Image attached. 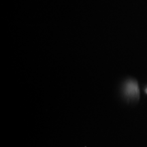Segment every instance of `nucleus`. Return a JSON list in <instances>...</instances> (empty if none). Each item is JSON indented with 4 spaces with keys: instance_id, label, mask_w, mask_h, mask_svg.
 <instances>
[{
    "instance_id": "f257e3e1",
    "label": "nucleus",
    "mask_w": 147,
    "mask_h": 147,
    "mask_svg": "<svg viewBox=\"0 0 147 147\" xmlns=\"http://www.w3.org/2000/svg\"><path fill=\"white\" fill-rule=\"evenodd\" d=\"M126 94L129 97H138L139 95V88L138 83L134 80H130L126 84L125 88Z\"/></svg>"
},
{
    "instance_id": "f03ea898",
    "label": "nucleus",
    "mask_w": 147,
    "mask_h": 147,
    "mask_svg": "<svg viewBox=\"0 0 147 147\" xmlns=\"http://www.w3.org/2000/svg\"><path fill=\"white\" fill-rule=\"evenodd\" d=\"M146 93H147V89H146Z\"/></svg>"
}]
</instances>
